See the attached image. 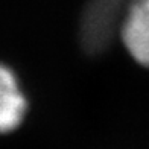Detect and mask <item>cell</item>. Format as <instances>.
Wrapping results in <instances>:
<instances>
[{
  "instance_id": "6da1fadb",
  "label": "cell",
  "mask_w": 149,
  "mask_h": 149,
  "mask_svg": "<svg viewBox=\"0 0 149 149\" xmlns=\"http://www.w3.org/2000/svg\"><path fill=\"white\" fill-rule=\"evenodd\" d=\"M131 0H90L81 22V40L87 50L100 52L122 24Z\"/></svg>"
},
{
  "instance_id": "7a4b0ae2",
  "label": "cell",
  "mask_w": 149,
  "mask_h": 149,
  "mask_svg": "<svg viewBox=\"0 0 149 149\" xmlns=\"http://www.w3.org/2000/svg\"><path fill=\"white\" fill-rule=\"evenodd\" d=\"M120 33L130 55L149 69V0H131L122 20Z\"/></svg>"
},
{
  "instance_id": "3957f363",
  "label": "cell",
  "mask_w": 149,
  "mask_h": 149,
  "mask_svg": "<svg viewBox=\"0 0 149 149\" xmlns=\"http://www.w3.org/2000/svg\"><path fill=\"white\" fill-rule=\"evenodd\" d=\"M26 113V99L14 72L0 64V132H9L20 125Z\"/></svg>"
}]
</instances>
